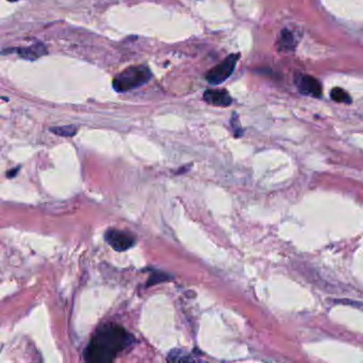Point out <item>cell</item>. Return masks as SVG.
Segmentation results:
<instances>
[{"label": "cell", "instance_id": "cell-1", "mask_svg": "<svg viewBox=\"0 0 363 363\" xmlns=\"http://www.w3.org/2000/svg\"><path fill=\"white\" fill-rule=\"evenodd\" d=\"M133 337L118 325H105L95 332L84 359L88 362H111L133 342Z\"/></svg>", "mask_w": 363, "mask_h": 363}, {"label": "cell", "instance_id": "cell-2", "mask_svg": "<svg viewBox=\"0 0 363 363\" xmlns=\"http://www.w3.org/2000/svg\"><path fill=\"white\" fill-rule=\"evenodd\" d=\"M153 72L147 65H133L125 68L113 78L112 86L116 92L136 90L150 82Z\"/></svg>", "mask_w": 363, "mask_h": 363}, {"label": "cell", "instance_id": "cell-3", "mask_svg": "<svg viewBox=\"0 0 363 363\" xmlns=\"http://www.w3.org/2000/svg\"><path fill=\"white\" fill-rule=\"evenodd\" d=\"M240 56H241L240 54H229L224 61L211 68L206 74V80H207L208 84H213V86H219V84L225 82L235 72Z\"/></svg>", "mask_w": 363, "mask_h": 363}, {"label": "cell", "instance_id": "cell-4", "mask_svg": "<svg viewBox=\"0 0 363 363\" xmlns=\"http://www.w3.org/2000/svg\"><path fill=\"white\" fill-rule=\"evenodd\" d=\"M107 243L114 249V251L123 252L128 251L136 244L137 239L131 233L127 231H118V229H109L105 235Z\"/></svg>", "mask_w": 363, "mask_h": 363}, {"label": "cell", "instance_id": "cell-5", "mask_svg": "<svg viewBox=\"0 0 363 363\" xmlns=\"http://www.w3.org/2000/svg\"><path fill=\"white\" fill-rule=\"evenodd\" d=\"M17 54L24 59L34 61V60L39 59L42 56L47 54V48L41 42H36V44L33 43L32 45L27 46V47L3 49V54Z\"/></svg>", "mask_w": 363, "mask_h": 363}, {"label": "cell", "instance_id": "cell-6", "mask_svg": "<svg viewBox=\"0 0 363 363\" xmlns=\"http://www.w3.org/2000/svg\"><path fill=\"white\" fill-rule=\"evenodd\" d=\"M296 86L302 94L312 96V98H320L322 96V86L320 82L308 75H300L296 79Z\"/></svg>", "mask_w": 363, "mask_h": 363}, {"label": "cell", "instance_id": "cell-7", "mask_svg": "<svg viewBox=\"0 0 363 363\" xmlns=\"http://www.w3.org/2000/svg\"><path fill=\"white\" fill-rule=\"evenodd\" d=\"M203 100L207 104L215 107H229L233 104V98L226 90H207L203 95Z\"/></svg>", "mask_w": 363, "mask_h": 363}, {"label": "cell", "instance_id": "cell-8", "mask_svg": "<svg viewBox=\"0 0 363 363\" xmlns=\"http://www.w3.org/2000/svg\"><path fill=\"white\" fill-rule=\"evenodd\" d=\"M295 36L288 28H284L280 33L279 39L277 40L276 47L279 52H293L295 49Z\"/></svg>", "mask_w": 363, "mask_h": 363}, {"label": "cell", "instance_id": "cell-9", "mask_svg": "<svg viewBox=\"0 0 363 363\" xmlns=\"http://www.w3.org/2000/svg\"><path fill=\"white\" fill-rule=\"evenodd\" d=\"M49 130L56 136L74 137L77 133L78 127L75 125H66V126L52 127Z\"/></svg>", "mask_w": 363, "mask_h": 363}, {"label": "cell", "instance_id": "cell-10", "mask_svg": "<svg viewBox=\"0 0 363 363\" xmlns=\"http://www.w3.org/2000/svg\"><path fill=\"white\" fill-rule=\"evenodd\" d=\"M330 98L337 102H343V104L348 105L352 102V98H350V94L341 88H332V92H330Z\"/></svg>", "mask_w": 363, "mask_h": 363}, {"label": "cell", "instance_id": "cell-11", "mask_svg": "<svg viewBox=\"0 0 363 363\" xmlns=\"http://www.w3.org/2000/svg\"><path fill=\"white\" fill-rule=\"evenodd\" d=\"M194 359L191 357V355L185 353L183 350H174L169 353L167 356V361H193Z\"/></svg>", "mask_w": 363, "mask_h": 363}, {"label": "cell", "instance_id": "cell-12", "mask_svg": "<svg viewBox=\"0 0 363 363\" xmlns=\"http://www.w3.org/2000/svg\"><path fill=\"white\" fill-rule=\"evenodd\" d=\"M231 128H233V133H235V136L241 137L243 134V128L241 127V124H240V118L239 116H238L237 113H233V116H231Z\"/></svg>", "mask_w": 363, "mask_h": 363}, {"label": "cell", "instance_id": "cell-13", "mask_svg": "<svg viewBox=\"0 0 363 363\" xmlns=\"http://www.w3.org/2000/svg\"><path fill=\"white\" fill-rule=\"evenodd\" d=\"M164 277L165 276L163 275V274H159V275L151 276V279L149 282H151V284H157V282L158 281H162V280H164Z\"/></svg>", "mask_w": 363, "mask_h": 363}, {"label": "cell", "instance_id": "cell-14", "mask_svg": "<svg viewBox=\"0 0 363 363\" xmlns=\"http://www.w3.org/2000/svg\"><path fill=\"white\" fill-rule=\"evenodd\" d=\"M18 169H20V167H18V169H13V171H9V173H8V177H9V178H13V177L17 174Z\"/></svg>", "mask_w": 363, "mask_h": 363}, {"label": "cell", "instance_id": "cell-15", "mask_svg": "<svg viewBox=\"0 0 363 363\" xmlns=\"http://www.w3.org/2000/svg\"><path fill=\"white\" fill-rule=\"evenodd\" d=\"M10 3H15V1H18V0H8Z\"/></svg>", "mask_w": 363, "mask_h": 363}]
</instances>
